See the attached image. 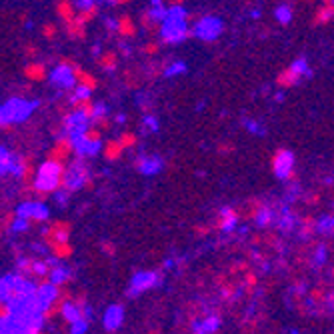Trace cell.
Returning <instances> with one entry per match:
<instances>
[{"label": "cell", "instance_id": "cell-2", "mask_svg": "<svg viewBox=\"0 0 334 334\" xmlns=\"http://www.w3.org/2000/svg\"><path fill=\"white\" fill-rule=\"evenodd\" d=\"M94 184H92V178H90V174H88V170H86V164L82 162V160H78V162H72L70 166H68V170H66V176H64V190H68V192H76L78 188H92Z\"/></svg>", "mask_w": 334, "mask_h": 334}, {"label": "cell", "instance_id": "cell-53", "mask_svg": "<svg viewBox=\"0 0 334 334\" xmlns=\"http://www.w3.org/2000/svg\"><path fill=\"white\" fill-rule=\"evenodd\" d=\"M150 4H152V6H160L162 0H150Z\"/></svg>", "mask_w": 334, "mask_h": 334}, {"label": "cell", "instance_id": "cell-12", "mask_svg": "<svg viewBox=\"0 0 334 334\" xmlns=\"http://www.w3.org/2000/svg\"><path fill=\"white\" fill-rule=\"evenodd\" d=\"M330 20H334V0H322V4L314 12L312 24L314 26H324Z\"/></svg>", "mask_w": 334, "mask_h": 334}, {"label": "cell", "instance_id": "cell-52", "mask_svg": "<svg viewBox=\"0 0 334 334\" xmlns=\"http://www.w3.org/2000/svg\"><path fill=\"white\" fill-rule=\"evenodd\" d=\"M182 2H184V0H170L172 6H182Z\"/></svg>", "mask_w": 334, "mask_h": 334}, {"label": "cell", "instance_id": "cell-15", "mask_svg": "<svg viewBox=\"0 0 334 334\" xmlns=\"http://www.w3.org/2000/svg\"><path fill=\"white\" fill-rule=\"evenodd\" d=\"M122 320H124V308L120 304H114L104 314V328L112 332V330H116L122 324Z\"/></svg>", "mask_w": 334, "mask_h": 334}, {"label": "cell", "instance_id": "cell-51", "mask_svg": "<svg viewBox=\"0 0 334 334\" xmlns=\"http://www.w3.org/2000/svg\"><path fill=\"white\" fill-rule=\"evenodd\" d=\"M26 56H36V48L34 46H30V48L26 46Z\"/></svg>", "mask_w": 334, "mask_h": 334}, {"label": "cell", "instance_id": "cell-10", "mask_svg": "<svg viewBox=\"0 0 334 334\" xmlns=\"http://www.w3.org/2000/svg\"><path fill=\"white\" fill-rule=\"evenodd\" d=\"M162 282V274L160 272H138L134 278H132V286H130V296H136L156 284Z\"/></svg>", "mask_w": 334, "mask_h": 334}, {"label": "cell", "instance_id": "cell-18", "mask_svg": "<svg viewBox=\"0 0 334 334\" xmlns=\"http://www.w3.org/2000/svg\"><path fill=\"white\" fill-rule=\"evenodd\" d=\"M22 72H24V76L30 82H42L48 76V70H46V66L42 62H28Z\"/></svg>", "mask_w": 334, "mask_h": 334}, {"label": "cell", "instance_id": "cell-4", "mask_svg": "<svg viewBox=\"0 0 334 334\" xmlns=\"http://www.w3.org/2000/svg\"><path fill=\"white\" fill-rule=\"evenodd\" d=\"M270 166L272 172L282 178V180H292L294 178V154L286 148H278L274 150L272 158H270Z\"/></svg>", "mask_w": 334, "mask_h": 334}, {"label": "cell", "instance_id": "cell-33", "mask_svg": "<svg viewBox=\"0 0 334 334\" xmlns=\"http://www.w3.org/2000/svg\"><path fill=\"white\" fill-rule=\"evenodd\" d=\"M318 232L322 234H334V216H322L318 220Z\"/></svg>", "mask_w": 334, "mask_h": 334}, {"label": "cell", "instance_id": "cell-3", "mask_svg": "<svg viewBox=\"0 0 334 334\" xmlns=\"http://www.w3.org/2000/svg\"><path fill=\"white\" fill-rule=\"evenodd\" d=\"M34 106H36V102H26V100H20V98L8 100V102L2 106V130L8 132L10 122H20V120H24V118L32 112Z\"/></svg>", "mask_w": 334, "mask_h": 334}, {"label": "cell", "instance_id": "cell-37", "mask_svg": "<svg viewBox=\"0 0 334 334\" xmlns=\"http://www.w3.org/2000/svg\"><path fill=\"white\" fill-rule=\"evenodd\" d=\"M242 282H244V290H246V292H252V290L256 288V284H258V278H256V274H254L252 270H246Z\"/></svg>", "mask_w": 334, "mask_h": 334}, {"label": "cell", "instance_id": "cell-35", "mask_svg": "<svg viewBox=\"0 0 334 334\" xmlns=\"http://www.w3.org/2000/svg\"><path fill=\"white\" fill-rule=\"evenodd\" d=\"M118 138H120V142H122L126 148H134V146L138 144V136H136L134 132H130V130H124Z\"/></svg>", "mask_w": 334, "mask_h": 334}, {"label": "cell", "instance_id": "cell-55", "mask_svg": "<svg viewBox=\"0 0 334 334\" xmlns=\"http://www.w3.org/2000/svg\"><path fill=\"white\" fill-rule=\"evenodd\" d=\"M98 50H100V46H98V44H96V46H94V48H92V54H96V56H98Z\"/></svg>", "mask_w": 334, "mask_h": 334}, {"label": "cell", "instance_id": "cell-54", "mask_svg": "<svg viewBox=\"0 0 334 334\" xmlns=\"http://www.w3.org/2000/svg\"><path fill=\"white\" fill-rule=\"evenodd\" d=\"M124 120H126V116H122V114H118V116H116V122H118V124H120V122H124Z\"/></svg>", "mask_w": 334, "mask_h": 334}, {"label": "cell", "instance_id": "cell-39", "mask_svg": "<svg viewBox=\"0 0 334 334\" xmlns=\"http://www.w3.org/2000/svg\"><path fill=\"white\" fill-rule=\"evenodd\" d=\"M184 70H186V66H184L182 62H174L172 66H168V68L164 70V74H166V76H176V74H180V72H184Z\"/></svg>", "mask_w": 334, "mask_h": 334}, {"label": "cell", "instance_id": "cell-48", "mask_svg": "<svg viewBox=\"0 0 334 334\" xmlns=\"http://www.w3.org/2000/svg\"><path fill=\"white\" fill-rule=\"evenodd\" d=\"M106 2H110L112 6H120V4H128L130 0H106Z\"/></svg>", "mask_w": 334, "mask_h": 334}, {"label": "cell", "instance_id": "cell-31", "mask_svg": "<svg viewBox=\"0 0 334 334\" xmlns=\"http://www.w3.org/2000/svg\"><path fill=\"white\" fill-rule=\"evenodd\" d=\"M300 234L304 236V238H308L312 232H316L318 230V222L312 218V216H304V218H300Z\"/></svg>", "mask_w": 334, "mask_h": 334}, {"label": "cell", "instance_id": "cell-7", "mask_svg": "<svg viewBox=\"0 0 334 334\" xmlns=\"http://www.w3.org/2000/svg\"><path fill=\"white\" fill-rule=\"evenodd\" d=\"M70 232H72L70 222H66V220H56V222H52V224H50V226H46V230L42 232L44 246H46V248H50V246H52V244H56V242L70 240Z\"/></svg>", "mask_w": 334, "mask_h": 334}, {"label": "cell", "instance_id": "cell-24", "mask_svg": "<svg viewBox=\"0 0 334 334\" xmlns=\"http://www.w3.org/2000/svg\"><path fill=\"white\" fill-rule=\"evenodd\" d=\"M96 62H98V66H100L102 70L114 72L116 66H118V54L112 52V50H106V52H102V54L96 56Z\"/></svg>", "mask_w": 334, "mask_h": 334}, {"label": "cell", "instance_id": "cell-43", "mask_svg": "<svg viewBox=\"0 0 334 334\" xmlns=\"http://www.w3.org/2000/svg\"><path fill=\"white\" fill-rule=\"evenodd\" d=\"M102 250H104V254H108V256H114V244L112 242H102Z\"/></svg>", "mask_w": 334, "mask_h": 334}, {"label": "cell", "instance_id": "cell-45", "mask_svg": "<svg viewBox=\"0 0 334 334\" xmlns=\"http://www.w3.org/2000/svg\"><path fill=\"white\" fill-rule=\"evenodd\" d=\"M86 330V320H80L76 324H72V332H84Z\"/></svg>", "mask_w": 334, "mask_h": 334}, {"label": "cell", "instance_id": "cell-11", "mask_svg": "<svg viewBox=\"0 0 334 334\" xmlns=\"http://www.w3.org/2000/svg\"><path fill=\"white\" fill-rule=\"evenodd\" d=\"M238 212L234 210V208H230V206H226V208H222L220 210V214H218V218H216V230H220V232H230V230H234L236 228V222H238Z\"/></svg>", "mask_w": 334, "mask_h": 334}, {"label": "cell", "instance_id": "cell-34", "mask_svg": "<svg viewBox=\"0 0 334 334\" xmlns=\"http://www.w3.org/2000/svg\"><path fill=\"white\" fill-rule=\"evenodd\" d=\"M276 18H278V22H280V24H288V22H290V18H292V8H290L288 4L278 6V8H276Z\"/></svg>", "mask_w": 334, "mask_h": 334}, {"label": "cell", "instance_id": "cell-58", "mask_svg": "<svg viewBox=\"0 0 334 334\" xmlns=\"http://www.w3.org/2000/svg\"><path fill=\"white\" fill-rule=\"evenodd\" d=\"M332 208H334V206H332Z\"/></svg>", "mask_w": 334, "mask_h": 334}, {"label": "cell", "instance_id": "cell-16", "mask_svg": "<svg viewBox=\"0 0 334 334\" xmlns=\"http://www.w3.org/2000/svg\"><path fill=\"white\" fill-rule=\"evenodd\" d=\"M124 148H126V146L120 142V138H112V140L104 142V146H102V154H104V158H106L108 162H116V160L122 158Z\"/></svg>", "mask_w": 334, "mask_h": 334}, {"label": "cell", "instance_id": "cell-32", "mask_svg": "<svg viewBox=\"0 0 334 334\" xmlns=\"http://www.w3.org/2000/svg\"><path fill=\"white\" fill-rule=\"evenodd\" d=\"M272 210L268 208V206H262V210L256 214V218H254V222H256V226H260V228H266V226H270V222H272Z\"/></svg>", "mask_w": 334, "mask_h": 334}, {"label": "cell", "instance_id": "cell-41", "mask_svg": "<svg viewBox=\"0 0 334 334\" xmlns=\"http://www.w3.org/2000/svg\"><path fill=\"white\" fill-rule=\"evenodd\" d=\"M158 50H160L158 42H146V44H142V52H144L146 56H156Z\"/></svg>", "mask_w": 334, "mask_h": 334}, {"label": "cell", "instance_id": "cell-9", "mask_svg": "<svg viewBox=\"0 0 334 334\" xmlns=\"http://www.w3.org/2000/svg\"><path fill=\"white\" fill-rule=\"evenodd\" d=\"M222 32V22L214 16H206V18H200L198 24L194 26V34L202 40H214L218 34Z\"/></svg>", "mask_w": 334, "mask_h": 334}, {"label": "cell", "instance_id": "cell-1", "mask_svg": "<svg viewBox=\"0 0 334 334\" xmlns=\"http://www.w3.org/2000/svg\"><path fill=\"white\" fill-rule=\"evenodd\" d=\"M66 170H68V166H64V162L46 158V162L38 166V174L34 180V200L42 202L52 192H58L64 186Z\"/></svg>", "mask_w": 334, "mask_h": 334}, {"label": "cell", "instance_id": "cell-42", "mask_svg": "<svg viewBox=\"0 0 334 334\" xmlns=\"http://www.w3.org/2000/svg\"><path fill=\"white\" fill-rule=\"evenodd\" d=\"M144 124H146L148 130H156V128H158V120H156L154 116H146V118H144Z\"/></svg>", "mask_w": 334, "mask_h": 334}, {"label": "cell", "instance_id": "cell-21", "mask_svg": "<svg viewBox=\"0 0 334 334\" xmlns=\"http://www.w3.org/2000/svg\"><path fill=\"white\" fill-rule=\"evenodd\" d=\"M48 250H50V254H52L54 258H58V260H68V258L74 254V246L70 244V240L56 242V244H52Z\"/></svg>", "mask_w": 334, "mask_h": 334}, {"label": "cell", "instance_id": "cell-23", "mask_svg": "<svg viewBox=\"0 0 334 334\" xmlns=\"http://www.w3.org/2000/svg\"><path fill=\"white\" fill-rule=\"evenodd\" d=\"M66 32L72 40H82L86 36V24L78 16H74L70 22H66Z\"/></svg>", "mask_w": 334, "mask_h": 334}, {"label": "cell", "instance_id": "cell-13", "mask_svg": "<svg viewBox=\"0 0 334 334\" xmlns=\"http://www.w3.org/2000/svg\"><path fill=\"white\" fill-rule=\"evenodd\" d=\"M140 24H142V28L148 32V34H160L162 32V20L152 12V8L150 10H144L142 14H140Z\"/></svg>", "mask_w": 334, "mask_h": 334}, {"label": "cell", "instance_id": "cell-29", "mask_svg": "<svg viewBox=\"0 0 334 334\" xmlns=\"http://www.w3.org/2000/svg\"><path fill=\"white\" fill-rule=\"evenodd\" d=\"M98 10H100L98 4L94 2V4H90V6H86V8H80V12H78L76 16H78L84 24H88V22H92V20L98 16Z\"/></svg>", "mask_w": 334, "mask_h": 334}, {"label": "cell", "instance_id": "cell-14", "mask_svg": "<svg viewBox=\"0 0 334 334\" xmlns=\"http://www.w3.org/2000/svg\"><path fill=\"white\" fill-rule=\"evenodd\" d=\"M136 32H138V26L132 16L122 14L116 18V34H120L122 38H132V36H136Z\"/></svg>", "mask_w": 334, "mask_h": 334}, {"label": "cell", "instance_id": "cell-57", "mask_svg": "<svg viewBox=\"0 0 334 334\" xmlns=\"http://www.w3.org/2000/svg\"><path fill=\"white\" fill-rule=\"evenodd\" d=\"M308 2H316V0H308Z\"/></svg>", "mask_w": 334, "mask_h": 334}, {"label": "cell", "instance_id": "cell-19", "mask_svg": "<svg viewBox=\"0 0 334 334\" xmlns=\"http://www.w3.org/2000/svg\"><path fill=\"white\" fill-rule=\"evenodd\" d=\"M48 220V210L46 206L40 202V200H32V206H30V214H28V222L30 226H36V224H42Z\"/></svg>", "mask_w": 334, "mask_h": 334}, {"label": "cell", "instance_id": "cell-50", "mask_svg": "<svg viewBox=\"0 0 334 334\" xmlns=\"http://www.w3.org/2000/svg\"><path fill=\"white\" fill-rule=\"evenodd\" d=\"M246 126H248V130H250V132H258V124H256V122H248Z\"/></svg>", "mask_w": 334, "mask_h": 334}, {"label": "cell", "instance_id": "cell-38", "mask_svg": "<svg viewBox=\"0 0 334 334\" xmlns=\"http://www.w3.org/2000/svg\"><path fill=\"white\" fill-rule=\"evenodd\" d=\"M42 34L46 40H54L58 34V26L54 22H46V24H42Z\"/></svg>", "mask_w": 334, "mask_h": 334}, {"label": "cell", "instance_id": "cell-56", "mask_svg": "<svg viewBox=\"0 0 334 334\" xmlns=\"http://www.w3.org/2000/svg\"><path fill=\"white\" fill-rule=\"evenodd\" d=\"M328 302H330V304H334V292H332V294H328Z\"/></svg>", "mask_w": 334, "mask_h": 334}, {"label": "cell", "instance_id": "cell-26", "mask_svg": "<svg viewBox=\"0 0 334 334\" xmlns=\"http://www.w3.org/2000/svg\"><path fill=\"white\" fill-rule=\"evenodd\" d=\"M50 276H52V282H54V284H58V286H60V284H68V282H70V270H68V268H64V266H60V262L52 266Z\"/></svg>", "mask_w": 334, "mask_h": 334}, {"label": "cell", "instance_id": "cell-47", "mask_svg": "<svg viewBox=\"0 0 334 334\" xmlns=\"http://www.w3.org/2000/svg\"><path fill=\"white\" fill-rule=\"evenodd\" d=\"M76 2H78V8H86V6L94 4V0H76Z\"/></svg>", "mask_w": 334, "mask_h": 334}, {"label": "cell", "instance_id": "cell-22", "mask_svg": "<svg viewBox=\"0 0 334 334\" xmlns=\"http://www.w3.org/2000/svg\"><path fill=\"white\" fill-rule=\"evenodd\" d=\"M56 14H58V18H60L64 24L70 22V20L76 16L74 2H72V0H60V2L56 4Z\"/></svg>", "mask_w": 334, "mask_h": 334}, {"label": "cell", "instance_id": "cell-8", "mask_svg": "<svg viewBox=\"0 0 334 334\" xmlns=\"http://www.w3.org/2000/svg\"><path fill=\"white\" fill-rule=\"evenodd\" d=\"M74 152H76V150H74V138H72V134H68V136H60V138H56L54 146L48 150L46 156H48L50 160L66 162Z\"/></svg>", "mask_w": 334, "mask_h": 334}, {"label": "cell", "instance_id": "cell-46", "mask_svg": "<svg viewBox=\"0 0 334 334\" xmlns=\"http://www.w3.org/2000/svg\"><path fill=\"white\" fill-rule=\"evenodd\" d=\"M210 232V226H206V224H200V226H196V234L198 236H206Z\"/></svg>", "mask_w": 334, "mask_h": 334}, {"label": "cell", "instance_id": "cell-17", "mask_svg": "<svg viewBox=\"0 0 334 334\" xmlns=\"http://www.w3.org/2000/svg\"><path fill=\"white\" fill-rule=\"evenodd\" d=\"M136 168L142 172V174H154L162 168V160L156 158V156H140L136 158Z\"/></svg>", "mask_w": 334, "mask_h": 334}, {"label": "cell", "instance_id": "cell-20", "mask_svg": "<svg viewBox=\"0 0 334 334\" xmlns=\"http://www.w3.org/2000/svg\"><path fill=\"white\" fill-rule=\"evenodd\" d=\"M72 72H74V78H76V86H84V88H88V90H94V88H96V78H94L90 72H86V70L80 68L78 64L72 68Z\"/></svg>", "mask_w": 334, "mask_h": 334}, {"label": "cell", "instance_id": "cell-40", "mask_svg": "<svg viewBox=\"0 0 334 334\" xmlns=\"http://www.w3.org/2000/svg\"><path fill=\"white\" fill-rule=\"evenodd\" d=\"M28 226H30V222H28L26 218L16 216V220H14V224H12V230H14V232H24V230H28Z\"/></svg>", "mask_w": 334, "mask_h": 334}, {"label": "cell", "instance_id": "cell-36", "mask_svg": "<svg viewBox=\"0 0 334 334\" xmlns=\"http://www.w3.org/2000/svg\"><path fill=\"white\" fill-rule=\"evenodd\" d=\"M278 222H280V228H282V230H290V228L294 226V222H296V220H294V216L290 214V210H288V208H284V210H282V214H280V220H278Z\"/></svg>", "mask_w": 334, "mask_h": 334}, {"label": "cell", "instance_id": "cell-30", "mask_svg": "<svg viewBox=\"0 0 334 334\" xmlns=\"http://www.w3.org/2000/svg\"><path fill=\"white\" fill-rule=\"evenodd\" d=\"M262 206H264V204H262V200L252 198V200H248V202H246V210L242 212V216H244V218H248V220H250V218L254 220V218H256V214L262 210Z\"/></svg>", "mask_w": 334, "mask_h": 334}, {"label": "cell", "instance_id": "cell-27", "mask_svg": "<svg viewBox=\"0 0 334 334\" xmlns=\"http://www.w3.org/2000/svg\"><path fill=\"white\" fill-rule=\"evenodd\" d=\"M218 282H220V296H222V300H226V302L234 300V296H236V284L226 282L224 278H218Z\"/></svg>", "mask_w": 334, "mask_h": 334}, {"label": "cell", "instance_id": "cell-49", "mask_svg": "<svg viewBox=\"0 0 334 334\" xmlns=\"http://www.w3.org/2000/svg\"><path fill=\"white\" fill-rule=\"evenodd\" d=\"M118 48H120V50H122V54H126V56H128V54H130V48H128V46H126V44H124V42H120V46H118Z\"/></svg>", "mask_w": 334, "mask_h": 334}, {"label": "cell", "instance_id": "cell-28", "mask_svg": "<svg viewBox=\"0 0 334 334\" xmlns=\"http://www.w3.org/2000/svg\"><path fill=\"white\" fill-rule=\"evenodd\" d=\"M14 154H10L6 148L0 150V168H2V174H8L12 170V164H14Z\"/></svg>", "mask_w": 334, "mask_h": 334}, {"label": "cell", "instance_id": "cell-6", "mask_svg": "<svg viewBox=\"0 0 334 334\" xmlns=\"http://www.w3.org/2000/svg\"><path fill=\"white\" fill-rule=\"evenodd\" d=\"M188 36V26L186 20H178V18H166L162 24V32L160 38L166 44H178Z\"/></svg>", "mask_w": 334, "mask_h": 334}, {"label": "cell", "instance_id": "cell-5", "mask_svg": "<svg viewBox=\"0 0 334 334\" xmlns=\"http://www.w3.org/2000/svg\"><path fill=\"white\" fill-rule=\"evenodd\" d=\"M302 76H310V68H308V62L304 58H298L294 60L288 68H284L282 72H278L276 76V84L280 88H290L294 86L296 82H300Z\"/></svg>", "mask_w": 334, "mask_h": 334}, {"label": "cell", "instance_id": "cell-25", "mask_svg": "<svg viewBox=\"0 0 334 334\" xmlns=\"http://www.w3.org/2000/svg\"><path fill=\"white\" fill-rule=\"evenodd\" d=\"M220 328L218 316H206L200 320V324H194V332H216Z\"/></svg>", "mask_w": 334, "mask_h": 334}, {"label": "cell", "instance_id": "cell-44", "mask_svg": "<svg viewBox=\"0 0 334 334\" xmlns=\"http://www.w3.org/2000/svg\"><path fill=\"white\" fill-rule=\"evenodd\" d=\"M324 260H326V250H324V246H318V250H316V262L322 264Z\"/></svg>", "mask_w": 334, "mask_h": 334}]
</instances>
